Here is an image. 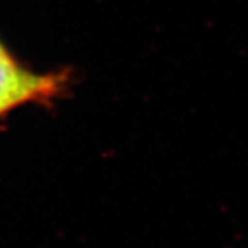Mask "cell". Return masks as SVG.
<instances>
[{
    "label": "cell",
    "mask_w": 248,
    "mask_h": 248,
    "mask_svg": "<svg viewBox=\"0 0 248 248\" xmlns=\"http://www.w3.org/2000/svg\"><path fill=\"white\" fill-rule=\"evenodd\" d=\"M0 48H3V46H2V44H0Z\"/></svg>",
    "instance_id": "cell-2"
},
{
    "label": "cell",
    "mask_w": 248,
    "mask_h": 248,
    "mask_svg": "<svg viewBox=\"0 0 248 248\" xmlns=\"http://www.w3.org/2000/svg\"><path fill=\"white\" fill-rule=\"evenodd\" d=\"M63 87L60 75H38L29 72L0 48V114L30 100L54 96Z\"/></svg>",
    "instance_id": "cell-1"
}]
</instances>
